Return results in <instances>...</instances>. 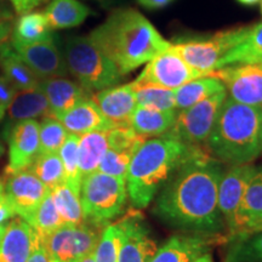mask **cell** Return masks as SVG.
<instances>
[{
	"label": "cell",
	"mask_w": 262,
	"mask_h": 262,
	"mask_svg": "<svg viewBox=\"0 0 262 262\" xmlns=\"http://www.w3.org/2000/svg\"><path fill=\"white\" fill-rule=\"evenodd\" d=\"M220 163L193 148L160 189L153 212L164 224L199 235L216 234L225 227L219 209Z\"/></svg>",
	"instance_id": "1"
},
{
	"label": "cell",
	"mask_w": 262,
	"mask_h": 262,
	"mask_svg": "<svg viewBox=\"0 0 262 262\" xmlns=\"http://www.w3.org/2000/svg\"><path fill=\"white\" fill-rule=\"evenodd\" d=\"M89 37L122 75L148 63L171 45L145 16L134 9L116 10Z\"/></svg>",
	"instance_id": "2"
},
{
	"label": "cell",
	"mask_w": 262,
	"mask_h": 262,
	"mask_svg": "<svg viewBox=\"0 0 262 262\" xmlns=\"http://www.w3.org/2000/svg\"><path fill=\"white\" fill-rule=\"evenodd\" d=\"M193 146L171 137L147 140L136 150L125 176L131 205L145 209L187 159Z\"/></svg>",
	"instance_id": "3"
},
{
	"label": "cell",
	"mask_w": 262,
	"mask_h": 262,
	"mask_svg": "<svg viewBox=\"0 0 262 262\" xmlns=\"http://www.w3.org/2000/svg\"><path fill=\"white\" fill-rule=\"evenodd\" d=\"M262 108L226 97L206 143L216 158L232 165L249 164L261 153Z\"/></svg>",
	"instance_id": "4"
},
{
	"label": "cell",
	"mask_w": 262,
	"mask_h": 262,
	"mask_svg": "<svg viewBox=\"0 0 262 262\" xmlns=\"http://www.w3.org/2000/svg\"><path fill=\"white\" fill-rule=\"evenodd\" d=\"M64 60L68 72L88 93L116 86L124 77L90 37L70 39L66 44Z\"/></svg>",
	"instance_id": "5"
},
{
	"label": "cell",
	"mask_w": 262,
	"mask_h": 262,
	"mask_svg": "<svg viewBox=\"0 0 262 262\" xmlns=\"http://www.w3.org/2000/svg\"><path fill=\"white\" fill-rule=\"evenodd\" d=\"M79 195L85 221L95 226L106 225L125 208V180L95 171L81 180Z\"/></svg>",
	"instance_id": "6"
},
{
	"label": "cell",
	"mask_w": 262,
	"mask_h": 262,
	"mask_svg": "<svg viewBox=\"0 0 262 262\" xmlns=\"http://www.w3.org/2000/svg\"><path fill=\"white\" fill-rule=\"evenodd\" d=\"M250 27L232 28L217 32L208 38H195L180 40L170 45L192 70L202 75H210L216 71L219 61L248 35Z\"/></svg>",
	"instance_id": "7"
},
{
	"label": "cell",
	"mask_w": 262,
	"mask_h": 262,
	"mask_svg": "<svg viewBox=\"0 0 262 262\" xmlns=\"http://www.w3.org/2000/svg\"><path fill=\"white\" fill-rule=\"evenodd\" d=\"M227 93L221 91L194 106L178 111L176 120L165 137H171L187 146H196L208 140L215 125Z\"/></svg>",
	"instance_id": "8"
},
{
	"label": "cell",
	"mask_w": 262,
	"mask_h": 262,
	"mask_svg": "<svg viewBox=\"0 0 262 262\" xmlns=\"http://www.w3.org/2000/svg\"><path fill=\"white\" fill-rule=\"evenodd\" d=\"M100 233L95 225L62 226L42 239L50 262H80L96 247Z\"/></svg>",
	"instance_id": "9"
},
{
	"label": "cell",
	"mask_w": 262,
	"mask_h": 262,
	"mask_svg": "<svg viewBox=\"0 0 262 262\" xmlns=\"http://www.w3.org/2000/svg\"><path fill=\"white\" fill-rule=\"evenodd\" d=\"M211 75L220 79L235 102L262 108V70L256 64H231Z\"/></svg>",
	"instance_id": "10"
},
{
	"label": "cell",
	"mask_w": 262,
	"mask_h": 262,
	"mask_svg": "<svg viewBox=\"0 0 262 262\" xmlns=\"http://www.w3.org/2000/svg\"><path fill=\"white\" fill-rule=\"evenodd\" d=\"M201 77L204 75L192 70L175 51L169 48L146 63L145 70L141 72L136 79L169 90H176L183 84Z\"/></svg>",
	"instance_id": "11"
},
{
	"label": "cell",
	"mask_w": 262,
	"mask_h": 262,
	"mask_svg": "<svg viewBox=\"0 0 262 262\" xmlns=\"http://www.w3.org/2000/svg\"><path fill=\"white\" fill-rule=\"evenodd\" d=\"M5 137L9 142V164L6 173L29 169L39 155V123L27 119L6 126Z\"/></svg>",
	"instance_id": "12"
},
{
	"label": "cell",
	"mask_w": 262,
	"mask_h": 262,
	"mask_svg": "<svg viewBox=\"0 0 262 262\" xmlns=\"http://www.w3.org/2000/svg\"><path fill=\"white\" fill-rule=\"evenodd\" d=\"M4 191L15 215L28 222L50 189L27 169L9 175Z\"/></svg>",
	"instance_id": "13"
},
{
	"label": "cell",
	"mask_w": 262,
	"mask_h": 262,
	"mask_svg": "<svg viewBox=\"0 0 262 262\" xmlns=\"http://www.w3.org/2000/svg\"><path fill=\"white\" fill-rule=\"evenodd\" d=\"M228 229L232 238L262 231V168L255 170Z\"/></svg>",
	"instance_id": "14"
},
{
	"label": "cell",
	"mask_w": 262,
	"mask_h": 262,
	"mask_svg": "<svg viewBox=\"0 0 262 262\" xmlns=\"http://www.w3.org/2000/svg\"><path fill=\"white\" fill-rule=\"evenodd\" d=\"M14 49L40 80L64 77L68 73L64 56L55 44L54 37L37 44L14 47Z\"/></svg>",
	"instance_id": "15"
},
{
	"label": "cell",
	"mask_w": 262,
	"mask_h": 262,
	"mask_svg": "<svg viewBox=\"0 0 262 262\" xmlns=\"http://www.w3.org/2000/svg\"><path fill=\"white\" fill-rule=\"evenodd\" d=\"M122 229L118 262H149L158 247L150 238L148 228L140 216H127L118 224Z\"/></svg>",
	"instance_id": "16"
},
{
	"label": "cell",
	"mask_w": 262,
	"mask_h": 262,
	"mask_svg": "<svg viewBox=\"0 0 262 262\" xmlns=\"http://www.w3.org/2000/svg\"><path fill=\"white\" fill-rule=\"evenodd\" d=\"M256 166L250 164H242V165H233L222 175L219 185V209L228 228L233 222L245 188L253 178Z\"/></svg>",
	"instance_id": "17"
},
{
	"label": "cell",
	"mask_w": 262,
	"mask_h": 262,
	"mask_svg": "<svg viewBox=\"0 0 262 262\" xmlns=\"http://www.w3.org/2000/svg\"><path fill=\"white\" fill-rule=\"evenodd\" d=\"M93 100L114 126H130L131 116L137 106L130 83L98 91Z\"/></svg>",
	"instance_id": "18"
},
{
	"label": "cell",
	"mask_w": 262,
	"mask_h": 262,
	"mask_svg": "<svg viewBox=\"0 0 262 262\" xmlns=\"http://www.w3.org/2000/svg\"><path fill=\"white\" fill-rule=\"evenodd\" d=\"M56 119L60 120L68 134L78 136L93 131H110L116 127L103 116L96 102L89 97L57 116Z\"/></svg>",
	"instance_id": "19"
},
{
	"label": "cell",
	"mask_w": 262,
	"mask_h": 262,
	"mask_svg": "<svg viewBox=\"0 0 262 262\" xmlns=\"http://www.w3.org/2000/svg\"><path fill=\"white\" fill-rule=\"evenodd\" d=\"M38 241L39 235L27 221H11L0 242V262H27Z\"/></svg>",
	"instance_id": "20"
},
{
	"label": "cell",
	"mask_w": 262,
	"mask_h": 262,
	"mask_svg": "<svg viewBox=\"0 0 262 262\" xmlns=\"http://www.w3.org/2000/svg\"><path fill=\"white\" fill-rule=\"evenodd\" d=\"M209 251L205 235H172L162 245L149 262H193Z\"/></svg>",
	"instance_id": "21"
},
{
	"label": "cell",
	"mask_w": 262,
	"mask_h": 262,
	"mask_svg": "<svg viewBox=\"0 0 262 262\" xmlns=\"http://www.w3.org/2000/svg\"><path fill=\"white\" fill-rule=\"evenodd\" d=\"M39 88L47 97L54 118L88 98V91L80 84L63 77L42 79L39 83Z\"/></svg>",
	"instance_id": "22"
},
{
	"label": "cell",
	"mask_w": 262,
	"mask_h": 262,
	"mask_svg": "<svg viewBox=\"0 0 262 262\" xmlns=\"http://www.w3.org/2000/svg\"><path fill=\"white\" fill-rule=\"evenodd\" d=\"M37 117H52L50 106L40 88L17 91L8 110L9 122L6 126Z\"/></svg>",
	"instance_id": "23"
},
{
	"label": "cell",
	"mask_w": 262,
	"mask_h": 262,
	"mask_svg": "<svg viewBox=\"0 0 262 262\" xmlns=\"http://www.w3.org/2000/svg\"><path fill=\"white\" fill-rule=\"evenodd\" d=\"M0 67L4 72V77L17 91L33 90L39 88L40 79L22 61L12 44L3 42L0 45Z\"/></svg>",
	"instance_id": "24"
},
{
	"label": "cell",
	"mask_w": 262,
	"mask_h": 262,
	"mask_svg": "<svg viewBox=\"0 0 262 262\" xmlns=\"http://www.w3.org/2000/svg\"><path fill=\"white\" fill-rule=\"evenodd\" d=\"M178 111H159L136 106L130 119V127L140 136H164L171 129Z\"/></svg>",
	"instance_id": "25"
},
{
	"label": "cell",
	"mask_w": 262,
	"mask_h": 262,
	"mask_svg": "<svg viewBox=\"0 0 262 262\" xmlns=\"http://www.w3.org/2000/svg\"><path fill=\"white\" fill-rule=\"evenodd\" d=\"M221 91H226L225 85L214 75L196 78L173 90L175 108L176 111L186 110Z\"/></svg>",
	"instance_id": "26"
},
{
	"label": "cell",
	"mask_w": 262,
	"mask_h": 262,
	"mask_svg": "<svg viewBox=\"0 0 262 262\" xmlns=\"http://www.w3.org/2000/svg\"><path fill=\"white\" fill-rule=\"evenodd\" d=\"M44 15L51 29H66L80 26L90 10L79 0H51Z\"/></svg>",
	"instance_id": "27"
},
{
	"label": "cell",
	"mask_w": 262,
	"mask_h": 262,
	"mask_svg": "<svg viewBox=\"0 0 262 262\" xmlns=\"http://www.w3.org/2000/svg\"><path fill=\"white\" fill-rule=\"evenodd\" d=\"M108 149V131H93L79 136L78 157L81 180L97 171Z\"/></svg>",
	"instance_id": "28"
},
{
	"label": "cell",
	"mask_w": 262,
	"mask_h": 262,
	"mask_svg": "<svg viewBox=\"0 0 262 262\" xmlns=\"http://www.w3.org/2000/svg\"><path fill=\"white\" fill-rule=\"evenodd\" d=\"M262 63V22L250 27L248 35L241 44L229 50L219 61L216 70L231 64H260Z\"/></svg>",
	"instance_id": "29"
},
{
	"label": "cell",
	"mask_w": 262,
	"mask_h": 262,
	"mask_svg": "<svg viewBox=\"0 0 262 262\" xmlns=\"http://www.w3.org/2000/svg\"><path fill=\"white\" fill-rule=\"evenodd\" d=\"M52 38V29L49 26L44 12H27L16 22L12 34L14 47H26Z\"/></svg>",
	"instance_id": "30"
},
{
	"label": "cell",
	"mask_w": 262,
	"mask_h": 262,
	"mask_svg": "<svg viewBox=\"0 0 262 262\" xmlns=\"http://www.w3.org/2000/svg\"><path fill=\"white\" fill-rule=\"evenodd\" d=\"M51 195L63 226H79L86 222L79 193L73 191L67 183L63 182L51 189Z\"/></svg>",
	"instance_id": "31"
},
{
	"label": "cell",
	"mask_w": 262,
	"mask_h": 262,
	"mask_svg": "<svg viewBox=\"0 0 262 262\" xmlns=\"http://www.w3.org/2000/svg\"><path fill=\"white\" fill-rule=\"evenodd\" d=\"M130 84L133 86L134 94H135L137 106L155 108L159 111L176 110L173 90L137 79L131 81Z\"/></svg>",
	"instance_id": "32"
},
{
	"label": "cell",
	"mask_w": 262,
	"mask_h": 262,
	"mask_svg": "<svg viewBox=\"0 0 262 262\" xmlns=\"http://www.w3.org/2000/svg\"><path fill=\"white\" fill-rule=\"evenodd\" d=\"M224 262H262V231L232 238Z\"/></svg>",
	"instance_id": "33"
},
{
	"label": "cell",
	"mask_w": 262,
	"mask_h": 262,
	"mask_svg": "<svg viewBox=\"0 0 262 262\" xmlns=\"http://www.w3.org/2000/svg\"><path fill=\"white\" fill-rule=\"evenodd\" d=\"M29 170L50 191L64 182L63 164L58 153H39Z\"/></svg>",
	"instance_id": "34"
},
{
	"label": "cell",
	"mask_w": 262,
	"mask_h": 262,
	"mask_svg": "<svg viewBox=\"0 0 262 262\" xmlns=\"http://www.w3.org/2000/svg\"><path fill=\"white\" fill-rule=\"evenodd\" d=\"M28 224L37 232L41 241L63 226L61 216L58 214L54 199H52L51 191L44 196Z\"/></svg>",
	"instance_id": "35"
},
{
	"label": "cell",
	"mask_w": 262,
	"mask_h": 262,
	"mask_svg": "<svg viewBox=\"0 0 262 262\" xmlns=\"http://www.w3.org/2000/svg\"><path fill=\"white\" fill-rule=\"evenodd\" d=\"M78 143L79 136L68 134L63 145L58 150V156L63 164L64 182L77 193H80L81 176L79 170V157H78Z\"/></svg>",
	"instance_id": "36"
},
{
	"label": "cell",
	"mask_w": 262,
	"mask_h": 262,
	"mask_svg": "<svg viewBox=\"0 0 262 262\" xmlns=\"http://www.w3.org/2000/svg\"><path fill=\"white\" fill-rule=\"evenodd\" d=\"M120 243H122L120 226L118 224L107 225L93 251L95 262H118Z\"/></svg>",
	"instance_id": "37"
},
{
	"label": "cell",
	"mask_w": 262,
	"mask_h": 262,
	"mask_svg": "<svg viewBox=\"0 0 262 262\" xmlns=\"http://www.w3.org/2000/svg\"><path fill=\"white\" fill-rule=\"evenodd\" d=\"M68 131L60 120L54 117H47L39 124V153H58L67 139Z\"/></svg>",
	"instance_id": "38"
},
{
	"label": "cell",
	"mask_w": 262,
	"mask_h": 262,
	"mask_svg": "<svg viewBox=\"0 0 262 262\" xmlns=\"http://www.w3.org/2000/svg\"><path fill=\"white\" fill-rule=\"evenodd\" d=\"M139 148L140 147H127V148H110L108 147L97 171L125 180L129 164Z\"/></svg>",
	"instance_id": "39"
},
{
	"label": "cell",
	"mask_w": 262,
	"mask_h": 262,
	"mask_svg": "<svg viewBox=\"0 0 262 262\" xmlns=\"http://www.w3.org/2000/svg\"><path fill=\"white\" fill-rule=\"evenodd\" d=\"M17 90L5 77L0 75V120L5 117Z\"/></svg>",
	"instance_id": "40"
},
{
	"label": "cell",
	"mask_w": 262,
	"mask_h": 262,
	"mask_svg": "<svg viewBox=\"0 0 262 262\" xmlns=\"http://www.w3.org/2000/svg\"><path fill=\"white\" fill-rule=\"evenodd\" d=\"M14 5L18 15L27 14V12H31L33 9H35L39 6L41 3H44L45 0H10Z\"/></svg>",
	"instance_id": "41"
},
{
	"label": "cell",
	"mask_w": 262,
	"mask_h": 262,
	"mask_svg": "<svg viewBox=\"0 0 262 262\" xmlns=\"http://www.w3.org/2000/svg\"><path fill=\"white\" fill-rule=\"evenodd\" d=\"M27 262H50L47 253V249H45L40 238H39L34 249H33L31 256H29Z\"/></svg>",
	"instance_id": "42"
},
{
	"label": "cell",
	"mask_w": 262,
	"mask_h": 262,
	"mask_svg": "<svg viewBox=\"0 0 262 262\" xmlns=\"http://www.w3.org/2000/svg\"><path fill=\"white\" fill-rule=\"evenodd\" d=\"M15 211L12 210L11 205L6 198V195L3 193L0 194V225L5 224L6 221H9L10 219L14 217Z\"/></svg>",
	"instance_id": "43"
},
{
	"label": "cell",
	"mask_w": 262,
	"mask_h": 262,
	"mask_svg": "<svg viewBox=\"0 0 262 262\" xmlns=\"http://www.w3.org/2000/svg\"><path fill=\"white\" fill-rule=\"evenodd\" d=\"M137 3L143 8L155 10V9H162L164 6H166L173 0H136Z\"/></svg>",
	"instance_id": "44"
},
{
	"label": "cell",
	"mask_w": 262,
	"mask_h": 262,
	"mask_svg": "<svg viewBox=\"0 0 262 262\" xmlns=\"http://www.w3.org/2000/svg\"><path fill=\"white\" fill-rule=\"evenodd\" d=\"M193 262H214V258H212L211 254L206 253V254L203 255V256L198 257L196 260H194Z\"/></svg>",
	"instance_id": "45"
},
{
	"label": "cell",
	"mask_w": 262,
	"mask_h": 262,
	"mask_svg": "<svg viewBox=\"0 0 262 262\" xmlns=\"http://www.w3.org/2000/svg\"><path fill=\"white\" fill-rule=\"evenodd\" d=\"M237 2L243 5H255L257 4V3H260L261 0H237Z\"/></svg>",
	"instance_id": "46"
},
{
	"label": "cell",
	"mask_w": 262,
	"mask_h": 262,
	"mask_svg": "<svg viewBox=\"0 0 262 262\" xmlns=\"http://www.w3.org/2000/svg\"><path fill=\"white\" fill-rule=\"evenodd\" d=\"M80 262H95V258H94L93 253H91L90 255H88V256H85Z\"/></svg>",
	"instance_id": "47"
},
{
	"label": "cell",
	"mask_w": 262,
	"mask_h": 262,
	"mask_svg": "<svg viewBox=\"0 0 262 262\" xmlns=\"http://www.w3.org/2000/svg\"><path fill=\"white\" fill-rule=\"evenodd\" d=\"M5 228H6V226L3 224V225H0V242H2V239H3V237H4V233H5Z\"/></svg>",
	"instance_id": "48"
},
{
	"label": "cell",
	"mask_w": 262,
	"mask_h": 262,
	"mask_svg": "<svg viewBox=\"0 0 262 262\" xmlns=\"http://www.w3.org/2000/svg\"><path fill=\"white\" fill-rule=\"evenodd\" d=\"M4 152H5V148H4V146H3V143L0 142V157H2L3 155H4Z\"/></svg>",
	"instance_id": "49"
},
{
	"label": "cell",
	"mask_w": 262,
	"mask_h": 262,
	"mask_svg": "<svg viewBox=\"0 0 262 262\" xmlns=\"http://www.w3.org/2000/svg\"><path fill=\"white\" fill-rule=\"evenodd\" d=\"M3 192H4V183L0 180V194H3Z\"/></svg>",
	"instance_id": "50"
},
{
	"label": "cell",
	"mask_w": 262,
	"mask_h": 262,
	"mask_svg": "<svg viewBox=\"0 0 262 262\" xmlns=\"http://www.w3.org/2000/svg\"><path fill=\"white\" fill-rule=\"evenodd\" d=\"M260 147H261V152H262V126H261V133H260Z\"/></svg>",
	"instance_id": "51"
},
{
	"label": "cell",
	"mask_w": 262,
	"mask_h": 262,
	"mask_svg": "<svg viewBox=\"0 0 262 262\" xmlns=\"http://www.w3.org/2000/svg\"><path fill=\"white\" fill-rule=\"evenodd\" d=\"M256 66H258V67H260L261 70H262V63H260V64H256Z\"/></svg>",
	"instance_id": "52"
},
{
	"label": "cell",
	"mask_w": 262,
	"mask_h": 262,
	"mask_svg": "<svg viewBox=\"0 0 262 262\" xmlns=\"http://www.w3.org/2000/svg\"><path fill=\"white\" fill-rule=\"evenodd\" d=\"M261 14H262V0H261Z\"/></svg>",
	"instance_id": "53"
}]
</instances>
